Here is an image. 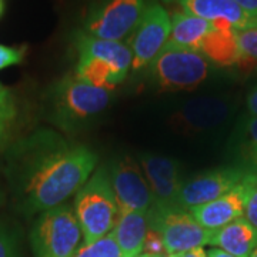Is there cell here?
Segmentation results:
<instances>
[{"label":"cell","instance_id":"1","mask_svg":"<svg viewBox=\"0 0 257 257\" xmlns=\"http://www.w3.org/2000/svg\"><path fill=\"white\" fill-rule=\"evenodd\" d=\"M6 163L18 209L32 216L64 204L79 192L93 173L97 155L53 130H37L10 149Z\"/></svg>","mask_w":257,"mask_h":257},{"label":"cell","instance_id":"2","mask_svg":"<svg viewBox=\"0 0 257 257\" xmlns=\"http://www.w3.org/2000/svg\"><path fill=\"white\" fill-rule=\"evenodd\" d=\"M73 210L82 229L84 244H92L110 234L120 209L109 170L100 167L76 193Z\"/></svg>","mask_w":257,"mask_h":257},{"label":"cell","instance_id":"3","mask_svg":"<svg viewBox=\"0 0 257 257\" xmlns=\"http://www.w3.org/2000/svg\"><path fill=\"white\" fill-rule=\"evenodd\" d=\"M82 234L73 207L60 204L40 213L30 230V246L35 257H72Z\"/></svg>","mask_w":257,"mask_h":257},{"label":"cell","instance_id":"4","mask_svg":"<svg viewBox=\"0 0 257 257\" xmlns=\"http://www.w3.org/2000/svg\"><path fill=\"white\" fill-rule=\"evenodd\" d=\"M153 80L163 90H194L209 74L207 59L197 50L166 43L149 64Z\"/></svg>","mask_w":257,"mask_h":257},{"label":"cell","instance_id":"5","mask_svg":"<svg viewBox=\"0 0 257 257\" xmlns=\"http://www.w3.org/2000/svg\"><path fill=\"white\" fill-rule=\"evenodd\" d=\"M52 97L56 121L70 126L104 110L110 103V90L83 82L73 73L57 83Z\"/></svg>","mask_w":257,"mask_h":257},{"label":"cell","instance_id":"6","mask_svg":"<svg viewBox=\"0 0 257 257\" xmlns=\"http://www.w3.org/2000/svg\"><path fill=\"white\" fill-rule=\"evenodd\" d=\"M147 217L149 227L162 236L167 254H184L193 248L210 244L213 233L203 229L189 210L180 207H152Z\"/></svg>","mask_w":257,"mask_h":257},{"label":"cell","instance_id":"7","mask_svg":"<svg viewBox=\"0 0 257 257\" xmlns=\"http://www.w3.org/2000/svg\"><path fill=\"white\" fill-rule=\"evenodd\" d=\"M146 10V0H100L89 12L84 33L121 42L132 35Z\"/></svg>","mask_w":257,"mask_h":257},{"label":"cell","instance_id":"8","mask_svg":"<svg viewBox=\"0 0 257 257\" xmlns=\"http://www.w3.org/2000/svg\"><path fill=\"white\" fill-rule=\"evenodd\" d=\"M172 20L167 10L159 3L147 5L138 26L128 39L132 50V70L138 72L155 60L160 50L169 42Z\"/></svg>","mask_w":257,"mask_h":257},{"label":"cell","instance_id":"9","mask_svg":"<svg viewBox=\"0 0 257 257\" xmlns=\"http://www.w3.org/2000/svg\"><path fill=\"white\" fill-rule=\"evenodd\" d=\"M246 176L247 173L240 167H223L194 176L182 184L177 196V207L190 210L213 202L236 189Z\"/></svg>","mask_w":257,"mask_h":257},{"label":"cell","instance_id":"10","mask_svg":"<svg viewBox=\"0 0 257 257\" xmlns=\"http://www.w3.org/2000/svg\"><path fill=\"white\" fill-rule=\"evenodd\" d=\"M111 186L120 211L149 213L155 199L142 167L130 157H123L111 165L109 170Z\"/></svg>","mask_w":257,"mask_h":257},{"label":"cell","instance_id":"11","mask_svg":"<svg viewBox=\"0 0 257 257\" xmlns=\"http://www.w3.org/2000/svg\"><path fill=\"white\" fill-rule=\"evenodd\" d=\"M140 167L153 193V207H177V196L182 189L180 166L175 159L156 155H142Z\"/></svg>","mask_w":257,"mask_h":257},{"label":"cell","instance_id":"12","mask_svg":"<svg viewBox=\"0 0 257 257\" xmlns=\"http://www.w3.org/2000/svg\"><path fill=\"white\" fill-rule=\"evenodd\" d=\"M227 117V104L214 97L187 101L172 116V126L182 133H199L220 124Z\"/></svg>","mask_w":257,"mask_h":257},{"label":"cell","instance_id":"13","mask_svg":"<svg viewBox=\"0 0 257 257\" xmlns=\"http://www.w3.org/2000/svg\"><path fill=\"white\" fill-rule=\"evenodd\" d=\"M244 204H246V187L241 182L236 189H233L227 194L210 203L193 207L189 211L203 229L214 233L236 219L243 217Z\"/></svg>","mask_w":257,"mask_h":257},{"label":"cell","instance_id":"14","mask_svg":"<svg viewBox=\"0 0 257 257\" xmlns=\"http://www.w3.org/2000/svg\"><path fill=\"white\" fill-rule=\"evenodd\" d=\"M76 47L79 57H96L110 63L121 82L132 69V50L121 42L97 39L82 32L76 36Z\"/></svg>","mask_w":257,"mask_h":257},{"label":"cell","instance_id":"15","mask_svg":"<svg viewBox=\"0 0 257 257\" xmlns=\"http://www.w3.org/2000/svg\"><path fill=\"white\" fill-rule=\"evenodd\" d=\"M165 2H176L183 8L186 13H190L210 22L217 19H226L234 26L236 30L257 28V18H253L246 13L234 0H165Z\"/></svg>","mask_w":257,"mask_h":257},{"label":"cell","instance_id":"16","mask_svg":"<svg viewBox=\"0 0 257 257\" xmlns=\"http://www.w3.org/2000/svg\"><path fill=\"white\" fill-rule=\"evenodd\" d=\"M210 244L234 257H251L257 248V229L243 216L214 231Z\"/></svg>","mask_w":257,"mask_h":257},{"label":"cell","instance_id":"17","mask_svg":"<svg viewBox=\"0 0 257 257\" xmlns=\"http://www.w3.org/2000/svg\"><path fill=\"white\" fill-rule=\"evenodd\" d=\"M149 230V217L143 211H120L111 234L119 244L123 257H138Z\"/></svg>","mask_w":257,"mask_h":257},{"label":"cell","instance_id":"18","mask_svg":"<svg viewBox=\"0 0 257 257\" xmlns=\"http://www.w3.org/2000/svg\"><path fill=\"white\" fill-rule=\"evenodd\" d=\"M237 30L230 29H213L209 35L203 37L199 46V52L206 59H209L220 66H233L241 63L243 57L237 45Z\"/></svg>","mask_w":257,"mask_h":257},{"label":"cell","instance_id":"19","mask_svg":"<svg viewBox=\"0 0 257 257\" xmlns=\"http://www.w3.org/2000/svg\"><path fill=\"white\" fill-rule=\"evenodd\" d=\"M170 20H172V28H170L169 43L197 52L203 37L209 35L214 29L210 20H206L186 12H177L170 18Z\"/></svg>","mask_w":257,"mask_h":257},{"label":"cell","instance_id":"20","mask_svg":"<svg viewBox=\"0 0 257 257\" xmlns=\"http://www.w3.org/2000/svg\"><path fill=\"white\" fill-rule=\"evenodd\" d=\"M74 76L92 86L110 92L119 83H121L111 64L96 57H79Z\"/></svg>","mask_w":257,"mask_h":257},{"label":"cell","instance_id":"21","mask_svg":"<svg viewBox=\"0 0 257 257\" xmlns=\"http://www.w3.org/2000/svg\"><path fill=\"white\" fill-rule=\"evenodd\" d=\"M72 257H123L119 244L113 234L94 241L92 244H84Z\"/></svg>","mask_w":257,"mask_h":257},{"label":"cell","instance_id":"22","mask_svg":"<svg viewBox=\"0 0 257 257\" xmlns=\"http://www.w3.org/2000/svg\"><path fill=\"white\" fill-rule=\"evenodd\" d=\"M243 184L246 187L244 217L257 229V173H247Z\"/></svg>","mask_w":257,"mask_h":257},{"label":"cell","instance_id":"23","mask_svg":"<svg viewBox=\"0 0 257 257\" xmlns=\"http://www.w3.org/2000/svg\"><path fill=\"white\" fill-rule=\"evenodd\" d=\"M237 45L244 60H257V28L237 30Z\"/></svg>","mask_w":257,"mask_h":257},{"label":"cell","instance_id":"24","mask_svg":"<svg viewBox=\"0 0 257 257\" xmlns=\"http://www.w3.org/2000/svg\"><path fill=\"white\" fill-rule=\"evenodd\" d=\"M0 257H20L18 234L5 221H0Z\"/></svg>","mask_w":257,"mask_h":257},{"label":"cell","instance_id":"25","mask_svg":"<svg viewBox=\"0 0 257 257\" xmlns=\"http://www.w3.org/2000/svg\"><path fill=\"white\" fill-rule=\"evenodd\" d=\"M15 117V104L9 93L0 94V142L3 140L8 127Z\"/></svg>","mask_w":257,"mask_h":257},{"label":"cell","instance_id":"26","mask_svg":"<svg viewBox=\"0 0 257 257\" xmlns=\"http://www.w3.org/2000/svg\"><path fill=\"white\" fill-rule=\"evenodd\" d=\"M143 251L147 256L165 257V244H163V239L159 234V231L149 227L146 237H145V243H143Z\"/></svg>","mask_w":257,"mask_h":257},{"label":"cell","instance_id":"27","mask_svg":"<svg viewBox=\"0 0 257 257\" xmlns=\"http://www.w3.org/2000/svg\"><path fill=\"white\" fill-rule=\"evenodd\" d=\"M23 55H25V49L0 45V70L12 64L20 63L23 60Z\"/></svg>","mask_w":257,"mask_h":257},{"label":"cell","instance_id":"28","mask_svg":"<svg viewBox=\"0 0 257 257\" xmlns=\"http://www.w3.org/2000/svg\"><path fill=\"white\" fill-rule=\"evenodd\" d=\"M248 135V152L251 163L257 167V117H253L247 123Z\"/></svg>","mask_w":257,"mask_h":257},{"label":"cell","instance_id":"29","mask_svg":"<svg viewBox=\"0 0 257 257\" xmlns=\"http://www.w3.org/2000/svg\"><path fill=\"white\" fill-rule=\"evenodd\" d=\"M250 16L257 18V0H234Z\"/></svg>","mask_w":257,"mask_h":257},{"label":"cell","instance_id":"30","mask_svg":"<svg viewBox=\"0 0 257 257\" xmlns=\"http://www.w3.org/2000/svg\"><path fill=\"white\" fill-rule=\"evenodd\" d=\"M247 107L248 111H250L254 117H257V87H254L251 92L248 93Z\"/></svg>","mask_w":257,"mask_h":257},{"label":"cell","instance_id":"31","mask_svg":"<svg viewBox=\"0 0 257 257\" xmlns=\"http://www.w3.org/2000/svg\"><path fill=\"white\" fill-rule=\"evenodd\" d=\"M182 257H207V253L204 251V248L203 247H196L193 248V250H190V251L182 254Z\"/></svg>","mask_w":257,"mask_h":257},{"label":"cell","instance_id":"32","mask_svg":"<svg viewBox=\"0 0 257 257\" xmlns=\"http://www.w3.org/2000/svg\"><path fill=\"white\" fill-rule=\"evenodd\" d=\"M207 257H234V256H231L230 253L224 251V250H221V248H210V250L207 251Z\"/></svg>","mask_w":257,"mask_h":257},{"label":"cell","instance_id":"33","mask_svg":"<svg viewBox=\"0 0 257 257\" xmlns=\"http://www.w3.org/2000/svg\"><path fill=\"white\" fill-rule=\"evenodd\" d=\"M6 93H9L3 86H2V83H0V94H6Z\"/></svg>","mask_w":257,"mask_h":257},{"label":"cell","instance_id":"34","mask_svg":"<svg viewBox=\"0 0 257 257\" xmlns=\"http://www.w3.org/2000/svg\"><path fill=\"white\" fill-rule=\"evenodd\" d=\"M165 257H182V254H167Z\"/></svg>","mask_w":257,"mask_h":257},{"label":"cell","instance_id":"35","mask_svg":"<svg viewBox=\"0 0 257 257\" xmlns=\"http://www.w3.org/2000/svg\"><path fill=\"white\" fill-rule=\"evenodd\" d=\"M251 257H257V248L253 251V254H251Z\"/></svg>","mask_w":257,"mask_h":257},{"label":"cell","instance_id":"36","mask_svg":"<svg viewBox=\"0 0 257 257\" xmlns=\"http://www.w3.org/2000/svg\"><path fill=\"white\" fill-rule=\"evenodd\" d=\"M2 10H3V3H2V0H0V13H2Z\"/></svg>","mask_w":257,"mask_h":257},{"label":"cell","instance_id":"37","mask_svg":"<svg viewBox=\"0 0 257 257\" xmlns=\"http://www.w3.org/2000/svg\"><path fill=\"white\" fill-rule=\"evenodd\" d=\"M138 257H152V256H147V254H139Z\"/></svg>","mask_w":257,"mask_h":257},{"label":"cell","instance_id":"38","mask_svg":"<svg viewBox=\"0 0 257 257\" xmlns=\"http://www.w3.org/2000/svg\"><path fill=\"white\" fill-rule=\"evenodd\" d=\"M2 200H3V196H2V192H0V204H2Z\"/></svg>","mask_w":257,"mask_h":257}]
</instances>
